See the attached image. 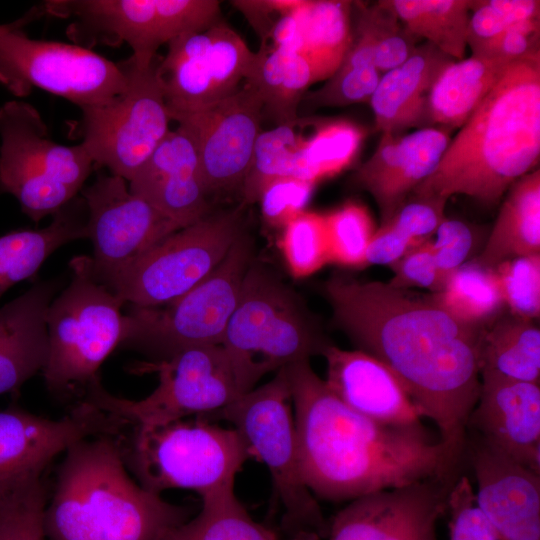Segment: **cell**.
<instances>
[{"label": "cell", "mask_w": 540, "mask_h": 540, "mask_svg": "<svg viewBox=\"0 0 540 540\" xmlns=\"http://www.w3.org/2000/svg\"><path fill=\"white\" fill-rule=\"evenodd\" d=\"M540 21L525 20L510 26L473 56L518 60L539 51Z\"/></svg>", "instance_id": "cell-51"}, {"label": "cell", "mask_w": 540, "mask_h": 540, "mask_svg": "<svg viewBox=\"0 0 540 540\" xmlns=\"http://www.w3.org/2000/svg\"><path fill=\"white\" fill-rule=\"evenodd\" d=\"M57 288L54 280L38 282L0 308V395L18 391L44 369L46 313Z\"/></svg>", "instance_id": "cell-26"}, {"label": "cell", "mask_w": 540, "mask_h": 540, "mask_svg": "<svg viewBox=\"0 0 540 540\" xmlns=\"http://www.w3.org/2000/svg\"><path fill=\"white\" fill-rule=\"evenodd\" d=\"M435 234L432 246L442 288L447 278L462 266L470 255L475 244V235L464 221L448 218L444 219Z\"/></svg>", "instance_id": "cell-49"}, {"label": "cell", "mask_w": 540, "mask_h": 540, "mask_svg": "<svg viewBox=\"0 0 540 540\" xmlns=\"http://www.w3.org/2000/svg\"><path fill=\"white\" fill-rule=\"evenodd\" d=\"M253 245L243 231L220 264L203 281L164 309L132 306L127 343L164 358L193 346L220 345L252 263Z\"/></svg>", "instance_id": "cell-15"}, {"label": "cell", "mask_w": 540, "mask_h": 540, "mask_svg": "<svg viewBox=\"0 0 540 540\" xmlns=\"http://www.w3.org/2000/svg\"><path fill=\"white\" fill-rule=\"evenodd\" d=\"M41 229H19L0 236V298L15 284L34 276L58 248L87 239V208L75 197Z\"/></svg>", "instance_id": "cell-28"}, {"label": "cell", "mask_w": 540, "mask_h": 540, "mask_svg": "<svg viewBox=\"0 0 540 540\" xmlns=\"http://www.w3.org/2000/svg\"><path fill=\"white\" fill-rule=\"evenodd\" d=\"M457 479H427L352 500L329 521L327 538L437 540V522Z\"/></svg>", "instance_id": "cell-19"}, {"label": "cell", "mask_w": 540, "mask_h": 540, "mask_svg": "<svg viewBox=\"0 0 540 540\" xmlns=\"http://www.w3.org/2000/svg\"><path fill=\"white\" fill-rule=\"evenodd\" d=\"M505 308L512 316L535 321L540 315V254L517 257L493 268Z\"/></svg>", "instance_id": "cell-43"}, {"label": "cell", "mask_w": 540, "mask_h": 540, "mask_svg": "<svg viewBox=\"0 0 540 540\" xmlns=\"http://www.w3.org/2000/svg\"><path fill=\"white\" fill-rule=\"evenodd\" d=\"M170 116L195 144L208 195L240 188L261 132L263 105L257 90L245 82L221 101Z\"/></svg>", "instance_id": "cell-18"}, {"label": "cell", "mask_w": 540, "mask_h": 540, "mask_svg": "<svg viewBox=\"0 0 540 540\" xmlns=\"http://www.w3.org/2000/svg\"><path fill=\"white\" fill-rule=\"evenodd\" d=\"M156 56L123 61L126 88L109 101L81 109L75 133L95 167L129 182L164 139L172 121L157 75Z\"/></svg>", "instance_id": "cell-12"}, {"label": "cell", "mask_w": 540, "mask_h": 540, "mask_svg": "<svg viewBox=\"0 0 540 540\" xmlns=\"http://www.w3.org/2000/svg\"><path fill=\"white\" fill-rule=\"evenodd\" d=\"M328 388L350 409L377 423L417 426L424 415L401 379L383 362L361 350L328 344Z\"/></svg>", "instance_id": "cell-24"}, {"label": "cell", "mask_w": 540, "mask_h": 540, "mask_svg": "<svg viewBox=\"0 0 540 540\" xmlns=\"http://www.w3.org/2000/svg\"><path fill=\"white\" fill-rule=\"evenodd\" d=\"M450 140L449 131L440 127L382 134L374 153L352 178L358 188L373 197L380 210L381 224L435 171Z\"/></svg>", "instance_id": "cell-23"}, {"label": "cell", "mask_w": 540, "mask_h": 540, "mask_svg": "<svg viewBox=\"0 0 540 540\" xmlns=\"http://www.w3.org/2000/svg\"><path fill=\"white\" fill-rule=\"evenodd\" d=\"M310 118L277 125L257 137L250 167L240 187L242 205L258 202L264 188L282 177H292L296 154Z\"/></svg>", "instance_id": "cell-38"}, {"label": "cell", "mask_w": 540, "mask_h": 540, "mask_svg": "<svg viewBox=\"0 0 540 540\" xmlns=\"http://www.w3.org/2000/svg\"><path fill=\"white\" fill-rule=\"evenodd\" d=\"M42 475L0 487V540H46Z\"/></svg>", "instance_id": "cell-39"}, {"label": "cell", "mask_w": 540, "mask_h": 540, "mask_svg": "<svg viewBox=\"0 0 540 540\" xmlns=\"http://www.w3.org/2000/svg\"><path fill=\"white\" fill-rule=\"evenodd\" d=\"M63 454L44 513L50 540H160L187 520L184 507L130 476L119 434L84 438Z\"/></svg>", "instance_id": "cell-4"}, {"label": "cell", "mask_w": 540, "mask_h": 540, "mask_svg": "<svg viewBox=\"0 0 540 540\" xmlns=\"http://www.w3.org/2000/svg\"><path fill=\"white\" fill-rule=\"evenodd\" d=\"M235 428L251 456L266 465L272 480V507L283 540H324L329 521L303 480L296 446L291 396L283 369L266 384L241 395L212 416Z\"/></svg>", "instance_id": "cell-6"}, {"label": "cell", "mask_w": 540, "mask_h": 540, "mask_svg": "<svg viewBox=\"0 0 540 540\" xmlns=\"http://www.w3.org/2000/svg\"><path fill=\"white\" fill-rule=\"evenodd\" d=\"M119 441L126 466L145 489L191 490L201 499L234 491L243 464L252 458L235 428L195 416L155 426H130Z\"/></svg>", "instance_id": "cell-5"}, {"label": "cell", "mask_w": 540, "mask_h": 540, "mask_svg": "<svg viewBox=\"0 0 540 540\" xmlns=\"http://www.w3.org/2000/svg\"><path fill=\"white\" fill-rule=\"evenodd\" d=\"M540 254V171L525 174L507 190L479 264L494 268L517 257Z\"/></svg>", "instance_id": "cell-30"}, {"label": "cell", "mask_w": 540, "mask_h": 540, "mask_svg": "<svg viewBox=\"0 0 540 540\" xmlns=\"http://www.w3.org/2000/svg\"><path fill=\"white\" fill-rule=\"evenodd\" d=\"M94 167L82 144L55 142L31 104L12 100L0 107V193L15 197L32 221L77 197Z\"/></svg>", "instance_id": "cell-9"}, {"label": "cell", "mask_w": 540, "mask_h": 540, "mask_svg": "<svg viewBox=\"0 0 540 540\" xmlns=\"http://www.w3.org/2000/svg\"><path fill=\"white\" fill-rule=\"evenodd\" d=\"M540 155V52L513 61L450 140L415 197L462 194L497 204Z\"/></svg>", "instance_id": "cell-3"}, {"label": "cell", "mask_w": 540, "mask_h": 540, "mask_svg": "<svg viewBox=\"0 0 540 540\" xmlns=\"http://www.w3.org/2000/svg\"><path fill=\"white\" fill-rule=\"evenodd\" d=\"M80 196L87 208L93 274L104 285L150 247L182 228L133 194L125 179L110 173L98 174Z\"/></svg>", "instance_id": "cell-17"}, {"label": "cell", "mask_w": 540, "mask_h": 540, "mask_svg": "<svg viewBox=\"0 0 540 540\" xmlns=\"http://www.w3.org/2000/svg\"><path fill=\"white\" fill-rule=\"evenodd\" d=\"M512 62L471 55L449 63L438 75L428 96L430 127L439 126L448 131L460 128Z\"/></svg>", "instance_id": "cell-29"}, {"label": "cell", "mask_w": 540, "mask_h": 540, "mask_svg": "<svg viewBox=\"0 0 540 540\" xmlns=\"http://www.w3.org/2000/svg\"><path fill=\"white\" fill-rule=\"evenodd\" d=\"M119 424L85 400L60 419H49L18 406L0 411V487L43 475L47 465L76 442L98 434H116Z\"/></svg>", "instance_id": "cell-20"}, {"label": "cell", "mask_w": 540, "mask_h": 540, "mask_svg": "<svg viewBox=\"0 0 540 540\" xmlns=\"http://www.w3.org/2000/svg\"><path fill=\"white\" fill-rule=\"evenodd\" d=\"M42 7L45 14L70 20L66 33L74 44H127L142 62L152 61L171 40L222 20L216 0H49Z\"/></svg>", "instance_id": "cell-11"}, {"label": "cell", "mask_w": 540, "mask_h": 540, "mask_svg": "<svg viewBox=\"0 0 540 540\" xmlns=\"http://www.w3.org/2000/svg\"><path fill=\"white\" fill-rule=\"evenodd\" d=\"M480 377L467 431L540 474V383Z\"/></svg>", "instance_id": "cell-22"}, {"label": "cell", "mask_w": 540, "mask_h": 540, "mask_svg": "<svg viewBox=\"0 0 540 540\" xmlns=\"http://www.w3.org/2000/svg\"><path fill=\"white\" fill-rule=\"evenodd\" d=\"M389 267L393 276L387 284L393 288H425L432 293L441 288L432 240L412 247Z\"/></svg>", "instance_id": "cell-50"}, {"label": "cell", "mask_w": 540, "mask_h": 540, "mask_svg": "<svg viewBox=\"0 0 540 540\" xmlns=\"http://www.w3.org/2000/svg\"><path fill=\"white\" fill-rule=\"evenodd\" d=\"M447 201L443 198L413 196L385 223L414 243H423L431 240V236L446 218L444 211Z\"/></svg>", "instance_id": "cell-48"}, {"label": "cell", "mask_w": 540, "mask_h": 540, "mask_svg": "<svg viewBox=\"0 0 540 540\" xmlns=\"http://www.w3.org/2000/svg\"><path fill=\"white\" fill-rule=\"evenodd\" d=\"M69 267L71 282L46 313L49 354L41 373L49 391L58 395L86 390L133 329L130 314L122 313L125 303L94 277L91 257L75 256Z\"/></svg>", "instance_id": "cell-7"}, {"label": "cell", "mask_w": 540, "mask_h": 540, "mask_svg": "<svg viewBox=\"0 0 540 540\" xmlns=\"http://www.w3.org/2000/svg\"><path fill=\"white\" fill-rule=\"evenodd\" d=\"M328 344L294 292L251 263L220 344L242 390H252L271 371L310 360Z\"/></svg>", "instance_id": "cell-8"}, {"label": "cell", "mask_w": 540, "mask_h": 540, "mask_svg": "<svg viewBox=\"0 0 540 540\" xmlns=\"http://www.w3.org/2000/svg\"><path fill=\"white\" fill-rule=\"evenodd\" d=\"M23 28L0 36V83L14 96H27L37 88L81 110L101 105L126 88L123 61L115 63L74 43L32 39Z\"/></svg>", "instance_id": "cell-14"}, {"label": "cell", "mask_w": 540, "mask_h": 540, "mask_svg": "<svg viewBox=\"0 0 540 540\" xmlns=\"http://www.w3.org/2000/svg\"><path fill=\"white\" fill-rule=\"evenodd\" d=\"M366 131L346 119H316L306 135L292 169V177L312 184L335 176L356 159Z\"/></svg>", "instance_id": "cell-34"}, {"label": "cell", "mask_w": 540, "mask_h": 540, "mask_svg": "<svg viewBox=\"0 0 540 540\" xmlns=\"http://www.w3.org/2000/svg\"><path fill=\"white\" fill-rule=\"evenodd\" d=\"M481 375L540 383V330L534 321L501 315L485 328L480 344Z\"/></svg>", "instance_id": "cell-33"}, {"label": "cell", "mask_w": 540, "mask_h": 540, "mask_svg": "<svg viewBox=\"0 0 540 540\" xmlns=\"http://www.w3.org/2000/svg\"><path fill=\"white\" fill-rule=\"evenodd\" d=\"M259 61L249 79L258 92L263 117L282 125L298 119L301 100L308 88L318 82L309 61L299 52L282 47H260Z\"/></svg>", "instance_id": "cell-31"}, {"label": "cell", "mask_w": 540, "mask_h": 540, "mask_svg": "<svg viewBox=\"0 0 540 540\" xmlns=\"http://www.w3.org/2000/svg\"><path fill=\"white\" fill-rule=\"evenodd\" d=\"M282 248L291 273L306 277L330 263L324 214L303 211L284 226Z\"/></svg>", "instance_id": "cell-42"}, {"label": "cell", "mask_w": 540, "mask_h": 540, "mask_svg": "<svg viewBox=\"0 0 540 540\" xmlns=\"http://www.w3.org/2000/svg\"><path fill=\"white\" fill-rule=\"evenodd\" d=\"M476 503L499 540H540V474L467 433Z\"/></svg>", "instance_id": "cell-21"}, {"label": "cell", "mask_w": 540, "mask_h": 540, "mask_svg": "<svg viewBox=\"0 0 540 540\" xmlns=\"http://www.w3.org/2000/svg\"><path fill=\"white\" fill-rule=\"evenodd\" d=\"M242 223V207L210 212L150 247L106 286L134 307L169 305L212 273L243 232Z\"/></svg>", "instance_id": "cell-13"}, {"label": "cell", "mask_w": 540, "mask_h": 540, "mask_svg": "<svg viewBox=\"0 0 540 540\" xmlns=\"http://www.w3.org/2000/svg\"><path fill=\"white\" fill-rule=\"evenodd\" d=\"M158 59L169 113L195 111L237 92L255 73L259 53L220 20L202 32L179 36Z\"/></svg>", "instance_id": "cell-16"}, {"label": "cell", "mask_w": 540, "mask_h": 540, "mask_svg": "<svg viewBox=\"0 0 540 540\" xmlns=\"http://www.w3.org/2000/svg\"><path fill=\"white\" fill-rule=\"evenodd\" d=\"M239 9L261 38V47L267 46L277 20L295 9L300 0H239L231 2Z\"/></svg>", "instance_id": "cell-52"}, {"label": "cell", "mask_w": 540, "mask_h": 540, "mask_svg": "<svg viewBox=\"0 0 540 540\" xmlns=\"http://www.w3.org/2000/svg\"><path fill=\"white\" fill-rule=\"evenodd\" d=\"M357 8L356 25L368 35L374 48L375 68L384 74L406 61L418 45V39L402 24L385 0L374 4L353 2Z\"/></svg>", "instance_id": "cell-40"}, {"label": "cell", "mask_w": 540, "mask_h": 540, "mask_svg": "<svg viewBox=\"0 0 540 540\" xmlns=\"http://www.w3.org/2000/svg\"><path fill=\"white\" fill-rule=\"evenodd\" d=\"M136 373H157L158 386L140 400L110 394L99 376L86 388L85 401L125 426H155L195 417H212L245 394L221 345L182 349Z\"/></svg>", "instance_id": "cell-10"}, {"label": "cell", "mask_w": 540, "mask_h": 540, "mask_svg": "<svg viewBox=\"0 0 540 540\" xmlns=\"http://www.w3.org/2000/svg\"><path fill=\"white\" fill-rule=\"evenodd\" d=\"M128 185L182 228L210 213L197 149L180 126L167 133Z\"/></svg>", "instance_id": "cell-25"}, {"label": "cell", "mask_w": 540, "mask_h": 540, "mask_svg": "<svg viewBox=\"0 0 540 540\" xmlns=\"http://www.w3.org/2000/svg\"><path fill=\"white\" fill-rule=\"evenodd\" d=\"M282 369L294 407L301 474L316 498L352 501L461 475L463 460L423 424L390 426L356 413L314 372L310 360Z\"/></svg>", "instance_id": "cell-2"}, {"label": "cell", "mask_w": 540, "mask_h": 540, "mask_svg": "<svg viewBox=\"0 0 540 540\" xmlns=\"http://www.w3.org/2000/svg\"><path fill=\"white\" fill-rule=\"evenodd\" d=\"M299 53L311 64L318 82L339 68L352 41L351 1L301 0L297 7Z\"/></svg>", "instance_id": "cell-32"}, {"label": "cell", "mask_w": 540, "mask_h": 540, "mask_svg": "<svg viewBox=\"0 0 540 540\" xmlns=\"http://www.w3.org/2000/svg\"><path fill=\"white\" fill-rule=\"evenodd\" d=\"M313 188L314 184L294 177H282L270 182L258 199L265 221L284 227L305 211Z\"/></svg>", "instance_id": "cell-47"}, {"label": "cell", "mask_w": 540, "mask_h": 540, "mask_svg": "<svg viewBox=\"0 0 540 540\" xmlns=\"http://www.w3.org/2000/svg\"><path fill=\"white\" fill-rule=\"evenodd\" d=\"M418 244L385 223L376 229L365 255L367 265H391Z\"/></svg>", "instance_id": "cell-53"}, {"label": "cell", "mask_w": 540, "mask_h": 540, "mask_svg": "<svg viewBox=\"0 0 540 540\" xmlns=\"http://www.w3.org/2000/svg\"><path fill=\"white\" fill-rule=\"evenodd\" d=\"M446 512L449 514V540H499L478 507L466 475L461 474L451 487Z\"/></svg>", "instance_id": "cell-46"}, {"label": "cell", "mask_w": 540, "mask_h": 540, "mask_svg": "<svg viewBox=\"0 0 540 540\" xmlns=\"http://www.w3.org/2000/svg\"><path fill=\"white\" fill-rule=\"evenodd\" d=\"M381 76L375 67H339L320 88L305 93L299 109L312 111L369 102Z\"/></svg>", "instance_id": "cell-45"}, {"label": "cell", "mask_w": 540, "mask_h": 540, "mask_svg": "<svg viewBox=\"0 0 540 540\" xmlns=\"http://www.w3.org/2000/svg\"><path fill=\"white\" fill-rule=\"evenodd\" d=\"M43 15H45V13L42 6L41 5L35 6L31 8L29 11H27L19 19L10 23L0 24V36L14 28L25 27L30 22L37 20L38 18H41Z\"/></svg>", "instance_id": "cell-54"}, {"label": "cell", "mask_w": 540, "mask_h": 540, "mask_svg": "<svg viewBox=\"0 0 540 540\" xmlns=\"http://www.w3.org/2000/svg\"><path fill=\"white\" fill-rule=\"evenodd\" d=\"M160 540H279V536L255 521L232 491L203 498L196 517L171 528Z\"/></svg>", "instance_id": "cell-37"}, {"label": "cell", "mask_w": 540, "mask_h": 540, "mask_svg": "<svg viewBox=\"0 0 540 540\" xmlns=\"http://www.w3.org/2000/svg\"><path fill=\"white\" fill-rule=\"evenodd\" d=\"M324 217L330 263L365 267L366 251L377 229L368 208L350 200Z\"/></svg>", "instance_id": "cell-41"}, {"label": "cell", "mask_w": 540, "mask_h": 540, "mask_svg": "<svg viewBox=\"0 0 540 540\" xmlns=\"http://www.w3.org/2000/svg\"><path fill=\"white\" fill-rule=\"evenodd\" d=\"M467 46L472 55L510 26L530 19H539L540 2L536 0L469 1Z\"/></svg>", "instance_id": "cell-44"}, {"label": "cell", "mask_w": 540, "mask_h": 540, "mask_svg": "<svg viewBox=\"0 0 540 540\" xmlns=\"http://www.w3.org/2000/svg\"><path fill=\"white\" fill-rule=\"evenodd\" d=\"M402 24L453 60L464 58L468 0H385Z\"/></svg>", "instance_id": "cell-35"}, {"label": "cell", "mask_w": 540, "mask_h": 540, "mask_svg": "<svg viewBox=\"0 0 540 540\" xmlns=\"http://www.w3.org/2000/svg\"><path fill=\"white\" fill-rule=\"evenodd\" d=\"M431 295L454 318L476 328L490 326L505 308L494 269L475 260L465 262Z\"/></svg>", "instance_id": "cell-36"}, {"label": "cell", "mask_w": 540, "mask_h": 540, "mask_svg": "<svg viewBox=\"0 0 540 540\" xmlns=\"http://www.w3.org/2000/svg\"><path fill=\"white\" fill-rule=\"evenodd\" d=\"M452 61L428 42L417 45L399 66L382 74L369 101L382 134L430 127L428 96L440 72Z\"/></svg>", "instance_id": "cell-27"}, {"label": "cell", "mask_w": 540, "mask_h": 540, "mask_svg": "<svg viewBox=\"0 0 540 540\" xmlns=\"http://www.w3.org/2000/svg\"><path fill=\"white\" fill-rule=\"evenodd\" d=\"M335 324L388 366L440 440L464 460L467 423L480 393L485 329L460 322L431 294L333 275L324 284Z\"/></svg>", "instance_id": "cell-1"}]
</instances>
